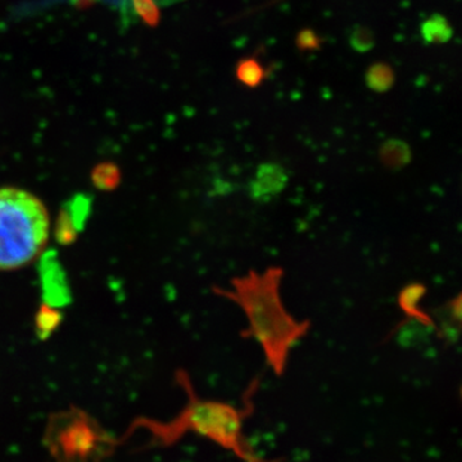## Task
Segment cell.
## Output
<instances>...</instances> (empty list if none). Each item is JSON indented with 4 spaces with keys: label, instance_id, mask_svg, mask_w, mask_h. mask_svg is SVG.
Masks as SVG:
<instances>
[{
    "label": "cell",
    "instance_id": "obj_5",
    "mask_svg": "<svg viewBox=\"0 0 462 462\" xmlns=\"http://www.w3.org/2000/svg\"><path fill=\"white\" fill-rule=\"evenodd\" d=\"M424 285L421 284H410L404 287L401 291L400 296H398V306L402 310L403 314L409 316L413 320L421 322L422 325L427 327H433V320L427 312L422 311L420 302L422 297L425 296Z\"/></svg>",
    "mask_w": 462,
    "mask_h": 462
},
{
    "label": "cell",
    "instance_id": "obj_12",
    "mask_svg": "<svg viewBox=\"0 0 462 462\" xmlns=\"http://www.w3.org/2000/svg\"><path fill=\"white\" fill-rule=\"evenodd\" d=\"M53 233L58 245H63V247H69L78 240L79 230L76 229L75 224L72 223L71 217L63 207L58 212Z\"/></svg>",
    "mask_w": 462,
    "mask_h": 462
},
{
    "label": "cell",
    "instance_id": "obj_16",
    "mask_svg": "<svg viewBox=\"0 0 462 462\" xmlns=\"http://www.w3.org/2000/svg\"><path fill=\"white\" fill-rule=\"evenodd\" d=\"M407 157H409V149L402 142H388L383 148V158L387 162H391V165L402 162L403 160H407Z\"/></svg>",
    "mask_w": 462,
    "mask_h": 462
},
{
    "label": "cell",
    "instance_id": "obj_11",
    "mask_svg": "<svg viewBox=\"0 0 462 462\" xmlns=\"http://www.w3.org/2000/svg\"><path fill=\"white\" fill-rule=\"evenodd\" d=\"M91 205H93V199L87 194H76L71 197L63 208L66 209L67 214L71 217L72 223L75 224L76 229L79 233H81L85 229L88 220H89L91 215Z\"/></svg>",
    "mask_w": 462,
    "mask_h": 462
},
{
    "label": "cell",
    "instance_id": "obj_17",
    "mask_svg": "<svg viewBox=\"0 0 462 462\" xmlns=\"http://www.w3.org/2000/svg\"><path fill=\"white\" fill-rule=\"evenodd\" d=\"M96 2L97 0H72V3H74L75 7L79 9L90 8L91 5H93Z\"/></svg>",
    "mask_w": 462,
    "mask_h": 462
},
{
    "label": "cell",
    "instance_id": "obj_8",
    "mask_svg": "<svg viewBox=\"0 0 462 462\" xmlns=\"http://www.w3.org/2000/svg\"><path fill=\"white\" fill-rule=\"evenodd\" d=\"M421 36L427 44H446L454 36V29L442 14H433L421 25Z\"/></svg>",
    "mask_w": 462,
    "mask_h": 462
},
{
    "label": "cell",
    "instance_id": "obj_15",
    "mask_svg": "<svg viewBox=\"0 0 462 462\" xmlns=\"http://www.w3.org/2000/svg\"><path fill=\"white\" fill-rule=\"evenodd\" d=\"M324 39L315 30L303 29L297 33L296 44L300 51H316L320 50Z\"/></svg>",
    "mask_w": 462,
    "mask_h": 462
},
{
    "label": "cell",
    "instance_id": "obj_10",
    "mask_svg": "<svg viewBox=\"0 0 462 462\" xmlns=\"http://www.w3.org/2000/svg\"><path fill=\"white\" fill-rule=\"evenodd\" d=\"M367 88L375 93H387L396 83V74L387 63H374L365 75Z\"/></svg>",
    "mask_w": 462,
    "mask_h": 462
},
{
    "label": "cell",
    "instance_id": "obj_14",
    "mask_svg": "<svg viewBox=\"0 0 462 462\" xmlns=\"http://www.w3.org/2000/svg\"><path fill=\"white\" fill-rule=\"evenodd\" d=\"M134 11L143 23L151 29H156L161 23V11L156 0H132Z\"/></svg>",
    "mask_w": 462,
    "mask_h": 462
},
{
    "label": "cell",
    "instance_id": "obj_1",
    "mask_svg": "<svg viewBox=\"0 0 462 462\" xmlns=\"http://www.w3.org/2000/svg\"><path fill=\"white\" fill-rule=\"evenodd\" d=\"M284 270L269 267L236 276L229 288H215V293L238 306L247 319L245 339H254L263 349L264 360L276 375L287 367L289 356L310 331L311 322L297 320L282 300Z\"/></svg>",
    "mask_w": 462,
    "mask_h": 462
},
{
    "label": "cell",
    "instance_id": "obj_3",
    "mask_svg": "<svg viewBox=\"0 0 462 462\" xmlns=\"http://www.w3.org/2000/svg\"><path fill=\"white\" fill-rule=\"evenodd\" d=\"M182 422L215 439L234 440L239 434L242 413L230 404L199 400L191 394Z\"/></svg>",
    "mask_w": 462,
    "mask_h": 462
},
{
    "label": "cell",
    "instance_id": "obj_7",
    "mask_svg": "<svg viewBox=\"0 0 462 462\" xmlns=\"http://www.w3.org/2000/svg\"><path fill=\"white\" fill-rule=\"evenodd\" d=\"M236 79L240 84L256 89L267 79V69L257 57L243 58L236 65Z\"/></svg>",
    "mask_w": 462,
    "mask_h": 462
},
{
    "label": "cell",
    "instance_id": "obj_2",
    "mask_svg": "<svg viewBox=\"0 0 462 462\" xmlns=\"http://www.w3.org/2000/svg\"><path fill=\"white\" fill-rule=\"evenodd\" d=\"M50 234V214L42 199L20 188H0V272L41 257Z\"/></svg>",
    "mask_w": 462,
    "mask_h": 462
},
{
    "label": "cell",
    "instance_id": "obj_6",
    "mask_svg": "<svg viewBox=\"0 0 462 462\" xmlns=\"http://www.w3.org/2000/svg\"><path fill=\"white\" fill-rule=\"evenodd\" d=\"M63 314L60 309L42 302L35 315V333L39 340H47L60 327Z\"/></svg>",
    "mask_w": 462,
    "mask_h": 462
},
{
    "label": "cell",
    "instance_id": "obj_4",
    "mask_svg": "<svg viewBox=\"0 0 462 462\" xmlns=\"http://www.w3.org/2000/svg\"><path fill=\"white\" fill-rule=\"evenodd\" d=\"M39 278H41L42 302L57 309H63L72 302L69 279L56 251L50 249L41 254Z\"/></svg>",
    "mask_w": 462,
    "mask_h": 462
},
{
    "label": "cell",
    "instance_id": "obj_9",
    "mask_svg": "<svg viewBox=\"0 0 462 462\" xmlns=\"http://www.w3.org/2000/svg\"><path fill=\"white\" fill-rule=\"evenodd\" d=\"M121 180L123 173L114 162L98 163L91 171V182L98 190L114 191L120 187Z\"/></svg>",
    "mask_w": 462,
    "mask_h": 462
},
{
    "label": "cell",
    "instance_id": "obj_13",
    "mask_svg": "<svg viewBox=\"0 0 462 462\" xmlns=\"http://www.w3.org/2000/svg\"><path fill=\"white\" fill-rule=\"evenodd\" d=\"M349 45L357 53H367L375 47V35L373 30L364 25L352 27L349 32Z\"/></svg>",
    "mask_w": 462,
    "mask_h": 462
}]
</instances>
